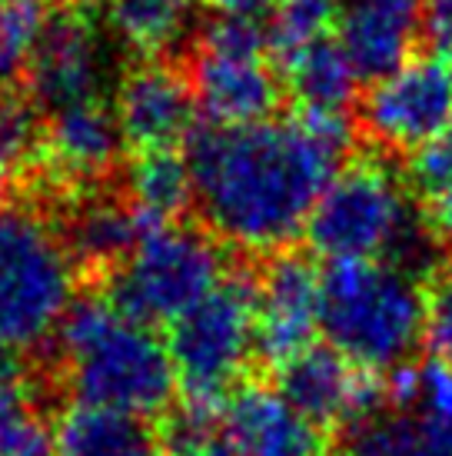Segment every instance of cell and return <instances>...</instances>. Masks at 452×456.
Masks as SVG:
<instances>
[{
	"label": "cell",
	"mask_w": 452,
	"mask_h": 456,
	"mask_svg": "<svg viewBox=\"0 0 452 456\" xmlns=\"http://www.w3.org/2000/svg\"><path fill=\"white\" fill-rule=\"evenodd\" d=\"M57 346L77 403L150 419L174 400L176 370L166 343L120 314L107 293L77 297L57 330Z\"/></svg>",
	"instance_id": "7a4b0ae2"
},
{
	"label": "cell",
	"mask_w": 452,
	"mask_h": 456,
	"mask_svg": "<svg viewBox=\"0 0 452 456\" xmlns=\"http://www.w3.org/2000/svg\"><path fill=\"white\" fill-rule=\"evenodd\" d=\"M124 151L117 117L101 101H87L57 110L44 127V167L61 183H93L107 177Z\"/></svg>",
	"instance_id": "2e32d148"
},
{
	"label": "cell",
	"mask_w": 452,
	"mask_h": 456,
	"mask_svg": "<svg viewBox=\"0 0 452 456\" xmlns=\"http://www.w3.org/2000/svg\"><path fill=\"white\" fill-rule=\"evenodd\" d=\"M193 20V0H110L107 24L126 47L157 57L183 40Z\"/></svg>",
	"instance_id": "44dd1931"
},
{
	"label": "cell",
	"mask_w": 452,
	"mask_h": 456,
	"mask_svg": "<svg viewBox=\"0 0 452 456\" xmlns=\"http://www.w3.org/2000/svg\"><path fill=\"white\" fill-rule=\"evenodd\" d=\"M220 423L233 456H333L327 430L303 417L279 390L260 383L230 393Z\"/></svg>",
	"instance_id": "4fadbf2b"
},
{
	"label": "cell",
	"mask_w": 452,
	"mask_h": 456,
	"mask_svg": "<svg viewBox=\"0 0 452 456\" xmlns=\"http://www.w3.org/2000/svg\"><path fill=\"white\" fill-rule=\"evenodd\" d=\"M319 333V270L306 256L279 254L256 280V354L283 363Z\"/></svg>",
	"instance_id": "5bb4252c"
},
{
	"label": "cell",
	"mask_w": 452,
	"mask_h": 456,
	"mask_svg": "<svg viewBox=\"0 0 452 456\" xmlns=\"http://www.w3.org/2000/svg\"><path fill=\"white\" fill-rule=\"evenodd\" d=\"M346 0H279L273 11V27H270V44L287 61L289 53L303 51L306 44L323 40L333 24H339V13Z\"/></svg>",
	"instance_id": "cb8c5ba5"
},
{
	"label": "cell",
	"mask_w": 452,
	"mask_h": 456,
	"mask_svg": "<svg viewBox=\"0 0 452 456\" xmlns=\"http://www.w3.org/2000/svg\"><path fill=\"white\" fill-rule=\"evenodd\" d=\"M27 406H30V400H27L24 377H7V373H0V423L11 419L13 413H20V410H27Z\"/></svg>",
	"instance_id": "1f68e13d"
},
{
	"label": "cell",
	"mask_w": 452,
	"mask_h": 456,
	"mask_svg": "<svg viewBox=\"0 0 452 456\" xmlns=\"http://www.w3.org/2000/svg\"><path fill=\"white\" fill-rule=\"evenodd\" d=\"M287 90L300 110H329L346 114L359 90V74L352 70L350 57L343 53L336 40H313L303 51L289 53L283 61Z\"/></svg>",
	"instance_id": "ffe728a7"
},
{
	"label": "cell",
	"mask_w": 452,
	"mask_h": 456,
	"mask_svg": "<svg viewBox=\"0 0 452 456\" xmlns=\"http://www.w3.org/2000/svg\"><path fill=\"white\" fill-rule=\"evenodd\" d=\"M277 390L323 430H356L383 413L386 380L359 370L333 346H306L277 367Z\"/></svg>",
	"instance_id": "30bf717a"
},
{
	"label": "cell",
	"mask_w": 452,
	"mask_h": 456,
	"mask_svg": "<svg viewBox=\"0 0 452 456\" xmlns=\"http://www.w3.org/2000/svg\"><path fill=\"white\" fill-rule=\"evenodd\" d=\"M57 456H164V440L143 417L74 403L53 423Z\"/></svg>",
	"instance_id": "ac0fdd59"
},
{
	"label": "cell",
	"mask_w": 452,
	"mask_h": 456,
	"mask_svg": "<svg viewBox=\"0 0 452 456\" xmlns=\"http://www.w3.org/2000/svg\"><path fill=\"white\" fill-rule=\"evenodd\" d=\"M44 124L40 107L30 97H4L0 101V167H24L40 157Z\"/></svg>",
	"instance_id": "d4e9b609"
},
{
	"label": "cell",
	"mask_w": 452,
	"mask_h": 456,
	"mask_svg": "<svg viewBox=\"0 0 452 456\" xmlns=\"http://www.w3.org/2000/svg\"><path fill=\"white\" fill-rule=\"evenodd\" d=\"M423 37L436 57L452 64V0H429L423 7Z\"/></svg>",
	"instance_id": "f1b7e54d"
},
{
	"label": "cell",
	"mask_w": 452,
	"mask_h": 456,
	"mask_svg": "<svg viewBox=\"0 0 452 456\" xmlns=\"http://www.w3.org/2000/svg\"><path fill=\"white\" fill-rule=\"evenodd\" d=\"M423 34L419 0H346L336 24V44L359 80L379 84L409 64Z\"/></svg>",
	"instance_id": "9a60e30c"
},
{
	"label": "cell",
	"mask_w": 452,
	"mask_h": 456,
	"mask_svg": "<svg viewBox=\"0 0 452 456\" xmlns=\"http://www.w3.org/2000/svg\"><path fill=\"white\" fill-rule=\"evenodd\" d=\"M170 456H233V453L226 450L223 440H214V436H206V440H197V444L176 446V450H170Z\"/></svg>",
	"instance_id": "d6a6232c"
},
{
	"label": "cell",
	"mask_w": 452,
	"mask_h": 456,
	"mask_svg": "<svg viewBox=\"0 0 452 456\" xmlns=\"http://www.w3.org/2000/svg\"><path fill=\"white\" fill-rule=\"evenodd\" d=\"M113 117L124 143L137 153L176 151V143L193 134L197 97L176 67L143 61L120 77Z\"/></svg>",
	"instance_id": "7c38bea8"
},
{
	"label": "cell",
	"mask_w": 452,
	"mask_h": 456,
	"mask_svg": "<svg viewBox=\"0 0 452 456\" xmlns=\"http://www.w3.org/2000/svg\"><path fill=\"white\" fill-rule=\"evenodd\" d=\"M216 11V17H237V20H253L260 24L263 17H273L279 0H206Z\"/></svg>",
	"instance_id": "f546056e"
},
{
	"label": "cell",
	"mask_w": 452,
	"mask_h": 456,
	"mask_svg": "<svg viewBox=\"0 0 452 456\" xmlns=\"http://www.w3.org/2000/svg\"><path fill=\"white\" fill-rule=\"evenodd\" d=\"M423 343L436 363L452 370V264L440 266L426 287Z\"/></svg>",
	"instance_id": "484cf974"
},
{
	"label": "cell",
	"mask_w": 452,
	"mask_h": 456,
	"mask_svg": "<svg viewBox=\"0 0 452 456\" xmlns=\"http://www.w3.org/2000/svg\"><path fill=\"white\" fill-rule=\"evenodd\" d=\"M423 327L426 290L409 270L386 260H333L319 270V333L359 370L409 363Z\"/></svg>",
	"instance_id": "3957f363"
},
{
	"label": "cell",
	"mask_w": 452,
	"mask_h": 456,
	"mask_svg": "<svg viewBox=\"0 0 452 456\" xmlns=\"http://www.w3.org/2000/svg\"><path fill=\"white\" fill-rule=\"evenodd\" d=\"M359 120L383 151L426 147L452 124V64L432 53L383 77L366 94Z\"/></svg>",
	"instance_id": "9c48e42d"
},
{
	"label": "cell",
	"mask_w": 452,
	"mask_h": 456,
	"mask_svg": "<svg viewBox=\"0 0 452 456\" xmlns=\"http://www.w3.org/2000/svg\"><path fill=\"white\" fill-rule=\"evenodd\" d=\"M77 300V264L34 210H0V343L24 354L57 337Z\"/></svg>",
	"instance_id": "8992f818"
},
{
	"label": "cell",
	"mask_w": 452,
	"mask_h": 456,
	"mask_svg": "<svg viewBox=\"0 0 452 456\" xmlns=\"http://www.w3.org/2000/svg\"><path fill=\"white\" fill-rule=\"evenodd\" d=\"M426 227H429V233H432V240L452 250V191L446 193V197H440V200L429 203Z\"/></svg>",
	"instance_id": "4dcf8cb0"
},
{
	"label": "cell",
	"mask_w": 452,
	"mask_h": 456,
	"mask_svg": "<svg viewBox=\"0 0 452 456\" xmlns=\"http://www.w3.org/2000/svg\"><path fill=\"white\" fill-rule=\"evenodd\" d=\"M126 200L150 230L176 224L197 203L187 153L183 157L176 151L137 153V160L126 170Z\"/></svg>",
	"instance_id": "d6986e66"
},
{
	"label": "cell",
	"mask_w": 452,
	"mask_h": 456,
	"mask_svg": "<svg viewBox=\"0 0 452 456\" xmlns=\"http://www.w3.org/2000/svg\"><path fill=\"white\" fill-rule=\"evenodd\" d=\"M0 456H57V430L34 406L0 423Z\"/></svg>",
	"instance_id": "83f0119b"
},
{
	"label": "cell",
	"mask_w": 452,
	"mask_h": 456,
	"mask_svg": "<svg viewBox=\"0 0 452 456\" xmlns=\"http://www.w3.org/2000/svg\"><path fill=\"white\" fill-rule=\"evenodd\" d=\"M7 193H11V183H7V167H0V210H7Z\"/></svg>",
	"instance_id": "836d02e7"
},
{
	"label": "cell",
	"mask_w": 452,
	"mask_h": 456,
	"mask_svg": "<svg viewBox=\"0 0 452 456\" xmlns=\"http://www.w3.org/2000/svg\"><path fill=\"white\" fill-rule=\"evenodd\" d=\"M306 240L333 260H386L416 273L432 233L419 224L409 193L390 167L359 160L329 180L306 220Z\"/></svg>",
	"instance_id": "277c9868"
},
{
	"label": "cell",
	"mask_w": 452,
	"mask_h": 456,
	"mask_svg": "<svg viewBox=\"0 0 452 456\" xmlns=\"http://www.w3.org/2000/svg\"><path fill=\"white\" fill-rule=\"evenodd\" d=\"M406 174H409V187L429 203L452 191V124L409 157Z\"/></svg>",
	"instance_id": "4316f807"
},
{
	"label": "cell",
	"mask_w": 452,
	"mask_h": 456,
	"mask_svg": "<svg viewBox=\"0 0 452 456\" xmlns=\"http://www.w3.org/2000/svg\"><path fill=\"white\" fill-rule=\"evenodd\" d=\"M147 230L126 197H84L67 216L61 240L77 266L117 270Z\"/></svg>",
	"instance_id": "e0dca14e"
},
{
	"label": "cell",
	"mask_w": 452,
	"mask_h": 456,
	"mask_svg": "<svg viewBox=\"0 0 452 456\" xmlns=\"http://www.w3.org/2000/svg\"><path fill=\"white\" fill-rule=\"evenodd\" d=\"M343 153L300 120L197 127L187 164L206 227L239 250H279L306 230Z\"/></svg>",
	"instance_id": "6da1fadb"
},
{
	"label": "cell",
	"mask_w": 452,
	"mask_h": 456,
	"mask_svg": "<svg viewBox=\"0 0 452 456\" xmlns=\"http://www.w3.org/2000/svg\"><path fill=\"white\" fill-rule=\"evenodd\" d=\"M183 410L220 417L233 383L256 354V280L226 273L214 293L170 323L166 340Z\"/></svg>",
	"instance_id": "5b68a950"
},
{
	"label": "cell",
	"mask_w": 452,
	"mask_h": 456,
	"mask_svg": "<svg viewBox=\"0 0 452 456\" xmlns=\"http://www.w3.org/2000/svg\"><path fill=\"white\" fill-rule=\"evenodd\" d=\"M51 7L44 0H0V84L27 77Z\"/></svg>",
	"instance_id": "603a6c76"
},
{
	"label": "cell",
	"mask_w": 452,
	"mask_h": 456,
	"mask_svg": "<svg viewBox=\"0 0 452 456\" xmlns=\"http://www.w3.org/2000/svg\"><path fill=\"white\" fill-rule=\"evenodd\" d=\"M220 243L203 230L166 224L147 230L133 254L110 273L107 297L143 327L174 323L226 277Z\"/></svg>",
	"instance_id": "52a82bcc"
},
{
	"label": "cell",
	"mask_w": 452,
	"mask_h": 456,
	"mask_svg": "<svg viewBox=\"0 0 452 456\" xmlns=\"http://www.w3.org/2000/svg\"><path fill=\"white\" fill-rule=\"evenodd\" d=\"M343 456H452V433L416 413H379L350 433Z\"/></svg>",
	"instance_id": "7402d4cb"
},
{
	"label": "cell",
	"mask_w": 452,
	"mask_h": 456,
	"mask_svg": "<svg viewBox=\"0 0 452 456\" xmlns=\"http://www.w3.org/2000/svg\"><path fill=\"white\" fill-rule=\"evenodd\" d=\"M107 80V44L101 27L84 11L51 13L34 61L27 67V97L40 110H67L97 101Z\"/></svg>",
	"instance_id": "8fae6325"
},
{
	"label": "cell",
	"mask_w": 452,
	"mask_h": 456,
	"mask_svg": "<svg viewBox=\"0 0 452 456\" xmlns=\"http://www.w3.org/2000/svg\"><path fill=\"white\" fill-rule=\"evenodd\" d=\"M266 44L270 37L253 20L216 17L214 24L203 27L190 87L210 124L246 127L273 117L283 87L273 67L266 64Z\"/></svg>",
	"instance_id": "ba28073f"
}]
</instances>
